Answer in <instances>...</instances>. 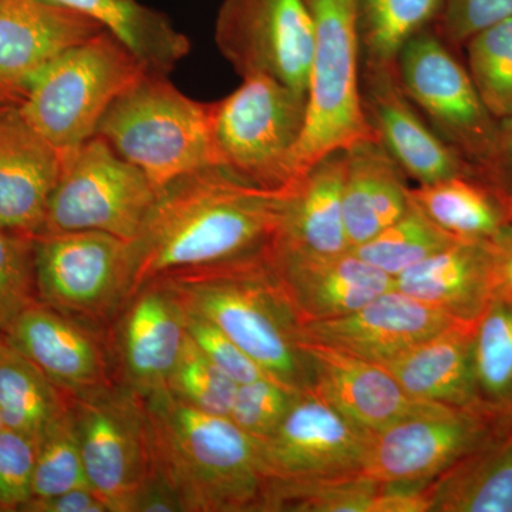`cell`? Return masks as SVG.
I'll return each instance as SVG.
<instances>
[{
  "label": "cell",
  "instance_id": "cell-26",
  "mask_svg": "<svg viewBox=\"0 0 512 512\" xmlns=\"http://www.w3.org/2000/svg\"><path fill=\"white\" fill-rule=\"evenodd\" d=\"M407 175L379 141L346 150L343 220L350 249L399 220L412 204Z\"/></svg>",
  "mask_w": 512,
  "mask_h": 512
},
{
  "label": "cell",
  "instance_id": "cell-13",
  "mask_svg": "<svg viewBox=\"0 0 512 512\" xmlns=\"http://www.w3.org/2000/svg\"><path fill=\"white\" fill-rule=\"evenodd\" d=\"M508 430L480 407L434 404L376 433L363 474L379 483H433Z\"/></svg>",
  "mask_w": 512,
  "mask_h": 512
},
{
  "label": "cell",
  "instance_id": "cell-7",
  "mask_svg": "<svg viewBox=\"0 0 512 512\" xmlns=\"http://www.w3.org/2000/svg\"><path fill=\"white\" fill-rule=\"evenodd\" d=\"M306 103V97L268 74L242 77L237 90L210 103L218 165L268 190L293 187Z\"/></svg>",
  "mask_w": 512,
  "mask_h": 512
},
{
  "label": "cell",
  "instance_id": "cell-20",
  "mask_svg": "<svg viewBox=\"0 0 512 512\" xmlns=\"http://www.w3.org/2000/svg\"><path fill=\"white\" fill-rule=\"evenodd\" d=\"M311 372V389L343 416L372 433L429 410L404 392L382 365L342 350L301 342Z\"/></svg>",
  "mask_w": 512,
  "mask_h": 512
},
{
  "label": "cell",
  "instance_id": "cell-40",
  "mask_svg": "<svg viewBox=\"0 0 512 512\" xmlns=\"http://www.w3.org/2000/svg\"><path fill=\"white\" fill-rule=\"evenodd\" d=\"M36 441L18 431H0V508L22 511L32 500L36 466Z\"/></svg>",
  "mask_w": 512,
  "mask_h": 512
},
{
  "label": "cell",
  "instance_id": "cell-22",
  "mask_svg": "<svg viewBox=\"0 0 512 512\" xmlns=\"http://www.w3.org/2000/svg\"><path fill=\"white\" fill-rule=\"evenodd\" d=\"M101 32L92 19L49 0H2L0 86L23 94L43 67Z\"/></svg>",
  "mask_w": 512,
  "mask_h": 512
},
{
  "label": "cell",
  "instance_id": "cell-45",
  "mask_svg": "<svg viewBox=\"0 0 512 512\" xmlns=\"http://www.w3.org/2000/svg\"><path fill=\"white\" fill-rule=\"evenodd\" d=\"M23 512H110L92 488L83 487L55 497L32 498Z\"/></svg>",
  "mask_w": 512,
  "mask_h": 512
},
{
  "label": "cell",
  "instance_id": "cell-2",
  "mask_svg": "<svg viewBox=\"0 0 512 512\" xmlns=\"http://www.w3.org/2000/svg\"><path fill=\"white\" fill-rule=\"evenodd\" d=\"M154 476L183 512H262L261 446L229 417L201 412L170 390L144 397Z\"/></svg>",
  "mask_w": 512,
  "mask_h": 512
},
{
  "label": "cell",
  "instance_id": "cell-37",
  "mask_svg": "<svg viewBox=\"0 0 512 512\" xmlns=\"http://www.w3.org/2000/svg\"><path fill=\"white\" fill-rule=\"evenodd\" d=\"M237 389L238 384L187 336L183 353L168 380L170 393L201 412L228 417Z\"/></svg>",
  "mask_w": 512,
  "mask_h": 512
},
{
  "label": "cell",
  "instance_id": "cell-25",
  "mask_svg": "<svg viewBox=\"0 0 512 512\" xmlns=\"http://www.w3.org/2000/svg\"><path fill=\"white\" fill-rule=\"evenodd\" d=\"M476 323H454L382 366L413 399L451 407H478L473 373Z\"/></svg>",
  "mask_w": 512,
  "mask_h": 512
},
{
  "label": "cell",
  "instance_id": "cell-46",
  "mask_svg": "<svg viewBox=\"0 0 512 512\" xmlns=\"http://www.w3.org/2000/svg\"><path fill=\"white\" fill-rule=\"evenodd\" d=\"M23 94L18 90L9 89V87L0 86V111L9 109V107L18 106L22 101Z\"/></svg>",
  "mask_w": 512,
  "mask_h": 512
},
{
  "label": "cell",
  "instance_id": "cell-33",
  "mask_svg": "<svg viewBox=\"0 0 512 512\" xmlns=\"http://www.w3.org/2000/svg\"><path fill=\"white\" fill-rule=\"evenodd\" d=\"M457 241L460 238L441 229L412 201L403 217L352 251L363 261L396 278Z\"/></svg>",
  "mask_w": 512,
  "mask_h": 512
},
{
  "label": "cell",
  "instance_id": "cell-1",
  "mask_svg": "<svg viewBox=\"0 0 512 512\" xmlns=\"http://www.w3.org/2000/svg\"><path fill=\"white\" fill-rule=\"evenodd\" d=\"M292 187L268 190L220 165L157 191L133 248V285L211 266L271 258Z\"/></svg>",
  "mask_w": 512,
  "mask_h": 512
},
{
  "label": "cell",
  "instance_id": "cell-5",
  "mask_svg": "<svg viewBox=\"0 0 512 512\" xmlns=\"http://www.w3.org/2000/svg\"><path fill=\"white\" fill-rule=\"evenodd\" d=\"M305 2L313 47L305 127L293 157L295 183L333 151L379 141L362 107L357 0Z\"/></svg>",
  "mask_w": 512,
  "mask_h": 512
},
{
  "label": "cell",
  "instance_id": "cell-15",
  "mask_svg": "<svg viewBox=\"0 0 512 512\" xmlns=\"http://www.w3.org/2000/svg\"><path fill=\"white\" fill-rule=\"evenodd\" d=\"M106 340L117 383L143 397L163 392L187 340L183 305L163 279L150 282L127 299Z\"/></svg>",
  "mask_w": 512,
  "mask_h": 512
},
{
  "label": "cell",
  "instance_id": "cell-28",
  "mask_svg": "<svg viewBox=\"0 0 512 512\" xmlns=\"http://www.w3.org/2000/svg\"><path fill=\"white\" fill-rule=\"evenodd\" d=\"M430 512H512V429L430 484Z\"/></svg>",
  "mask_w": 512,
  "mask_h": 512
},
{
  "label": "cell",
  "instance_id": "cell-38",
  "mask_svg": "<svg viewBox=\"0 0 512 512\" xmlns=\"http://www.w3.org/2000/svg\"><path fill=\"white\" fill-rule=\"evenodd\" d=\"M36 238L0 229V332L8 333L26 309L39 302Z\"/></svg>",
  "mask_w": 512,
  "mask_h": 512
},
{
  "label": "cell",
  "instance_id": "cell-31",
  "mask_svg": "<svg viewBox=\"0 0 512 512\" xmlns=\"http://www.w3.org/2000/svg\"><path fill=\"white\" fill-rule=\"evenodd\" d=\"M477 406L512 427V308L493 299L477 319L473 339Z\"/></svg>",
  "mask_w": 512,
  "mask_h": 512
},
{
  "label": "cell",
  "instance_id": "cell-39",
  "mask_svg": "<svg viewBox=\"0 0 512 512\" xmlns=\"http://www.w3.org/2000/svg\"><path fill=\"white\" fill-rule=\"evenodd\" d=\"M302 393L272 377L238 384L228 417L249 437L262 443L278 429Z\"/></svg>",
  "mask_w": 512,
  "mask_h": 512
},
{
  "label": "cell",
  "instance_id": "cell-12",
  "mask_svg": "<svg viewBox=\"0 0 512 512\" xmlns=\"http://www.w3.org/2000/svg\"><path fill=\"white\" fill-rule=\"evenodd\" d=\"M214 37L238 76L268 74L308 99L313 28L305 0H222Z\"/></svg>",
  "mask_w": 512,
  "mask_h": 512
},
{
  "label": "cell",
  "instance_id": "cell-10",
  "mask_svg": "<svg viewBox=\"0 0 512 512\" xmlns=\"http://www.w3.org/2000/svg\"><path fill=\"white\" fill-rule=\"evenodd\" d=\"M70 400L87 483L110 512H133L154 476L144 397L114 382Z\"/></svg>",
  "mask_w": 512,
  "mask_h": 512
},
{
  "label": "cell",
  "instance_id": "cell-34",
  "mask_svg": "<svg viewBox=\"0 0 512 512\" xmlns=\"http://www.w3.org/2000/svg\"><path fill=\"white\" fill-rule=\"evenodd\" d=\"M380 487L365 474L309 483L268 480L262 512H373Z\"/></svg>",
  "mask_w": 512,
  "mask_h": 512
},
{
  "label": "cell",
  "instance_id": "cell-43",
  "mask_svg": "<svg viewBox=\"0 0 512 512\" xmlns=\"http://www.w3.org/2000/svg\"><path fill=\"white\" fill-rule=\"evenodd\" d=\"M476 174L493 185L507 204L512 218V119L498 121L493 154Z\"/></svg>",
  "mask_w": 512,
  "mask_h": 512
},
{
  "label": "cell",
  "instance_id": "cell-44",
  "mask_svg": "<svg viewBox=\"0 0 512 512\" xmlns=\"http://www.w3.org/2000/svg\"><path fill=\"white\" fill-rule=\"evenodd\" d=\"M490 251L493 299H500L512 308V225L487 239Z\"/></svg>",
  "mask_w": 512,
  "mask_h": 512
},
{
  "label": "cell",
  "instance_id": "cell-11",
  "mask_svg": "<svg viewBox=\"0 0 512 512\" xmlns=\"http://www.w3.org/2000/svg\"><path fill=\"white\" fill-rule=\"evenodd\" d=\"M404 93L437 136L471 167L481 170L493 154L498 120L433 26L414 36L397 59Z\"/></svg>",
  "mask_w": 512,
  "mask_h": 512
},
{
  "label": "cell",
  "instance_id": "cell-21",
  "mask_svg": "<svg viewBox=\"0 0 512 512\" xmlns=\"http://www.w3.org/2000/svg\"><path fill=\"white\" fill-rule=\"evenodd\" d=\"M63 151L37 133L18 106L0 111V229L37 238L59 180Z\"/></svg>",
  "mask_w": 512,
  "mask_h": 512
},
{
  "label": "cell",
  "instance_id": "cell-41",
  "mask_svg": "<svg viewBox=\"0 0 512 512\" xmlns=\"http://www.w3.org/2000/svg\"><path fill=\"white\" fill-rule=\"evenodd\" d=\"M184 315L188 338L235 383L244 384L271 377L210 320L185 308Z\"/></svg>",
  "mask_w": 512,
  "mask_h": 512
},
{
  "label": "cell",
  "instance_id": "cell-3",
  "mask_svg": "<svg viewBox=\"0 0 512 512\" xmlns=\"http://www.w3.org/2000/svg\"><path fill=\"white\" fill-rule=\"evenodd\" d=\"M160 279L185 309L214 323L272 379L301 392L311 389L302 325L272 271L271 258Z\"/></svg>",
  "mask_w": 512,
  "mask_h": 512
},
{
  "label": "cell",
  "instance_id": "cell-32",
  "mask_svg": "<svg viewBox=\"0 0 512 512\" xmlns=\"http://www.w3.org/2000/svg\"><path fill=\"white\" fill-rule=\"evenodd\" d=\"M444 0H357L360 64L396 66L403 47L439 19Z\"/></svg>",
  "mask_w": 512,
  "mask_h": 512
},
{
  "label": "cell",
  "instance_id": "cell-47",
  "mask_svg": "<svg viewBox=\"0 0 512 512\" xmlns=\"http://www.w3.org/2000/svg\"><path fill=\"white\" fill-rule=\"evenodd\" d=\"M5 429V424H3L2 416H0V431Z\"/></svg>",
  "mask_w": 512,
  "mask_h": 512
},
{
  "label": "cell",
  "instance_id": "cell-48",
  "mask_svg": "<svg viewBox=\"0 0 512 512\" xmlns=\"http://www.w3.org/2000/svg\"><path fill=\"white\" fill-rule=\"evenodd\" d=\"M0 512H3V511H2V508H0Z\"/></svg>",
  "mask_w": 512,
  "mask_h": 512
},
{
  "label": "cell",
  "instance_id": "cell-18",
  "mask_svg": "<svg viewBox=\"0 0 512 512\" xmlns=\"http://www.w3.org/2000/svg\"><path fill=\"white\" fill-rule=\"evenodd\" d=\"M5 335L70 397L116 382L106 333L43 303L26 309Z\"/></svg>",
  "mask_w": 512,
  "mask_h": 512
},
{
  "label": "cell",
  "instance_id": "cell-14",
  "mask_svg": "<svg viewBox=\"0 0 512 512\" xmlns=\"http://www.w3.org/2000/svg\"><path fill=\"white\" fill-rule=\"evenodd\" d=\"M375 433L343 416L312 389L261 446L266 477L286 483L359 476Z\"/></svg>",
  "mask_w": 512,
  "mask_h": 512
},
{
  "label": "cell",
  "instance_id": "cell-4",
  "mask_svg": "<svg viewBox=\"0 0 512 512\" xmlns=\"http://www.w3.org/2000/svg\"><path fill=\"white\" fill-rule=\"evenodd\" d=\"M157 190L202 168L218 165L210 103L188 97L168 76L144 73L113 101L97 127Z\"/></svg>",
  "mask_w": 512,
  "mask_h": 512
},
{
  "label": "cell",
  "instance_id": "cell-6",
  "mask_svg": "<svg viewBox=\"0 0 512 512\" xmlns=\"http://www.w3.org/2000/svg\"><path fill=\"white\" fill-rule=\"evenodd\" d=\"M148 73L109 32L70 47L25 87L19 110L59 150L96 136L113 101Z\"/></svg>",
  "mask_w": 512,
  "mask_h": 512
},
{
  "label": "cell",
  "instance_id": "cell-35",
  "mask_svg": "<svg viewBox=\"0 0 512 512\" xmlns=\"http://www.w3.org/2000/svg\"><path fill=\"white\" fill-rule=\"evenodd\" d=\"M464 46L484 106L498 121L512 119V18L481 30Z\"/></svg>",
  "mask_w": 512,
  "mask_h": 512
},
{
  "label": "cell",
  "instance_id": "cell-8",
  "mask_svg": "<svg viewBox=\"0 0 512 512\" xmlns=\"http://www.w3.org/2000/svg\"><path fill=\"white\" fill-rule=\"evenodd\" d=\"M157 191L143 171L93 136L63 151L43 234L96 231L133 241Z\"/></svg>",
  "mask_w": 512,
  "mask_h": 512
},
{
  "label": "cell",
  "instance_id": "cell-30",
  "mask_svg": "<svg viewBox=\"0 0 512 512\" xmlns=\"http://www.w3.org/2000/svg\"><path fill=\"white\" fill-rule=\"evenodd\" d=\"M70 407L60 390L0 332V416L6 429L39 441Z\"/></svg>",
  "mask_w": 512,
  "mask_h": 512
},
{
  "label": "cell",
  "instance_id": "cell-19",
  "mask_svg": "<svg viewBox=\"0 0 512 512\" xmlns=\"http://www.w3.org/2000/svg\"><path fill=\"white\" fill-rule=\"evenodd\" d=\"M271 266L302 326L350 315L394 288L393 276L352 249L339 255L274 249Z\"/></svg>",
  "mask_w": 512,
  "mask_h": 512
},
{
  "label": "cell",
  "instance_id": "cell-27",
  "mask_svg": "<svg viewBox=\"0 0 512 512\" xmlns=\"http://www.w3.org/2000/svg\"><path fill=\"white\" fill-rule=\"evenodd\" d=\"M92 19L126 47L148 73L170 76L190 53V40L171 20L137 0H49Z\"/></svg>",
  "mask_w": 512,
  "mask_h": 512
},
{
  "label": "cell",
  "instance_id": "cell-42",
  "mask_svg": "<svg viewBox=\"0 0 512 512\" xmlns=\"http://www.w3.org/2000/svg\"><path fill=\"white\" fill-rule=\"evenodd\" d=\"M512 18V0H444L433 28L448 46H464L481 30Z\"/></svg>",
  "mask_w": 512,
  "mask_h": 512
},
{
  "label": "cell",
  "instance_id": "cell-17",
  "mask_svg": "<svg viewBox=\"0 0 512 512\" xmlns=\"http://www.w3.org/2000/svg\"><path fill=\"white\" fill-rule=\"evenodd\" d=\"M457 322L461 320L393 288L350 315L306 323L301 342L320 343L383 365Z\"/></svg>",
  "mask_w": 512,
  "mask_h": 512
},
{
  "label": "cell",
  "instance_id": "cell-23",
  "mask_svg": "<svg viewBox=\"0 0 512 512\" xmlns=\"http://www.w3.org/2000/svg\"><path fill=\"white\" fill-rule=\"evenodd\" d=\"M394 288L474 322L493 301L487 239H460L394 278Z\"/></svg>",
  "mask_w": 512,
  "mask_h": 512
},
{
  "label": "cell",
  "instance_id": "cell-24",
  "mask_svg": "<svg viewBox=\"0 0 512 512\" xmlns=\"http://www.w3.org/2000/svg\"><path fill=\"white\" fill-rule=\"evenodd\" d=\"M346 150L333 151L292 187L274 249L312 255L350 251L343 220Z\"/></svg>",
  "mask_w": 512,
  "mask_h": 512
},
{
  "label": "cell",
  "instance_id": "cell-29",
  "mask_svg": "<svg viewBox=\"0 0 512 512\" xmlns=\"http://www.w3.org/2000/svg\"><path fill=\"white\" fill-rule=\"evenodd\" d=\"M410 198L441 229L460 239L484 241L512 225L501 195L477 174H461L410 187Z\"/></svg>",
  "mask_w": 512,
  "mask_h": 512
},
{
  "label": "cell",
  "instance_id": "cell-49",
  "mask_svg": "<svg viewBox=\"0 0 512 512\" xmlns=\"http://www.w3.org/2000/svg\"><path fill=\"white\" fill-rule=\"evenodd\" d=\"M0 2H2V0H0Z\"/></svg>",
  "mask_w": 512,
  "mask_h": 512
},
{
  "label": "cell",
  "instance_id": "cell-9",
  "mask_svg": "<svg viewBox=\"0 0 512 512\" xmlns=\"http://www.w3.org/2000/svg\"><path fill=\"white\" fill-rule=\"evenodd\" d=\"M37 299L106 333L130 298L131 241L96 231L36 238Z\"/></svg>",
  "mask_w": 512,
  "mask_h": 512
},
{
  "label": "cell",
  "instance_id": "cell-16",
  "mask_svg": "<svg viewBox=\"0 0 512 512\" xmlns=\"http://www.w3.org/2000/svg\"><path fill=\"white\" fill-rule=\"evenodd\" d=\"M362 107L379 143L417 185L461 174H476L414 107L396 66H360Z\"/></svg>",
  "mask_w": 512,
  "mask_h": 512
},
{
  "label": "cell",
  "instance_id": "cell-36",
  "mask_svg": "<svg viewBox=\"0 0 512 512\" xmlns=\"http://www.w3.org/2000/svg\"><path fill=\"white\" fill-rule=\"evenodd\" d=\"M90 487L72 410L64 412L37 441L33 497L47 498Z\"/></svg>",
  "mask_w": 512,
  "mask_h": 512
}]
</instances>
